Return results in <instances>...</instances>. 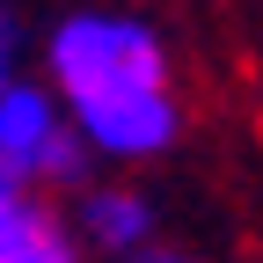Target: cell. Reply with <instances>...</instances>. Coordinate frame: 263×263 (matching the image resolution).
Segmentation results:
<instances>
[{
    "label": "cell",
    "mask_w": 263,
    "mask_h": 263,
    "mask_svg": "<svg viewBox=\"0 0 263 263\" xmlns=\"http://www.w3.org/2000/svg\"><path fill=\"white\" fill-rule=\"evenodd\" d=\"M15 73H22V29H15L8 8H0V88H8Z\"/></svg>",
    "instance_id": "obj_6"
},
{
    "label": "cell",
    "mask_w": 263,
    "mask_h": 263,
    "mask_svg": "<svg viewBox=\"0 0 263 263\" xmlns=\"http://www.w3.org/2000/svg\"><path fill=\"white\" fill-rule=\"evenodd\" d=\"M66 227H73V241L88 256H103V263H132L146 241H161V212H154V197L139 183H81L73 190V212H66Z\"/></svg>",
    "instance_id": "obj_3"
},
{
    "label": "cell",
    "mask_w": 263,
    "mask_h": 263,
    "mask_svg": "<svg viewBox=\"0 0 263 263\" xmlns=\"http://www.w3.org/2000/svg\"><path fill=\"white\" fill-rule=\"evenodd\" d=\"M0 263H88V249L73 241V227H66L59 212H29L22 219V234L8 241V249H0Z\"/></svg>",
    "instance_id": "obj_4"
},
{
    "label": "cell",
    "mask_w": 263,
    "mask_h": 263,
    "mask_svg": "<svg viewBox=\"0 0 263 263\" xmlns=\"http://www.w3.org/2000/svg\"><path fill=\"white\" fill-rule=\"evenodd\" d=\"M95 168V154L81 139V124L66 117L51 81H8L0 88V176L22 190H81Z\"/></svg>",
    "instance_id": "obj_2"
},
{
    "label": "cell",
    "mask_w": 263,
    "mask_h": 263,
    "mask_svg": "<svg viewBox=\"0 0 263 263\" xmlns=\"http://www.w3.org/2000/svg\"><path fill=\"white\" fill-rule=\"evenodd\" d=\"M37 205H44L37 190H22V183H8V176H0V249H8V241L22 234V219L37 212Z\"/></svg>",
    "instance_id": "obj_5"
},
{
    "label": "cell",
    "mask_w": 263,
    "mask_h": 263,
    "mask_svg": "<svg viewBox=\"0 0 263 263\" xmlns=\"http://www.w3.org/2000/svg\"><path fill=\"white\" fill-rule=\"evenodd\" d=\"M132 263H205V256H190V249H168V241H146Z\"/></svg>",
    "instance_id": "obj_7"
},
{
    "label": "cell",
    "mask_w": 263,
    "mask_h": 263,
    "mask_svg": "<svg viewBox=\"0 0 263 263\" xmlns=\"http://www.w3.org/2000/svg\"><path fill=\"white\" fill-rule=\"evenodd\" d=\"M44 81L81 124L95 161L139 168L183 139V95L176 59L146 15L124 8H81L44 37Z\"/></svg>",
    "instance_id": "obj_1"
}]
</instances>
